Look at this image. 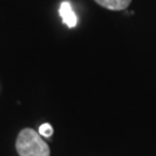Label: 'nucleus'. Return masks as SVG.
Here are the masks:
<instances>
[{
    "instance_id": "f257e3e1",
    "label": "nucleus",
    "mask_w": 156,
    "mask_h": 156,
    "mask_svg": "<svg viewBox=\"0 0 156 156\" xmlns=\"http://www.w3.org/2000/svg\"><path fill=\"white\" fill-rule=\"evenodd\" d=\"M15 148L20 156H50V147L33 128H23L17 135Z\"/></svg>"
},
{
    "instance_id": "7ed1b4c3",
    "label": "nucleus",
    "mask_w": 156,
    "mask_h": 156,
    "mask_svg": "<svg viewBox=\"0 0 156 156\" xmlns=\"http://www.w3.org/2000/svg\"><path fill=\"white\" fill-rule=\"evenodd\" d=\"M132 0H95L100 6L110 11H124L126 9Z\"/></svg>"
},
{
    "instance_id": "f03ea898",
    "label": "nucleus",
    "mask_w": 156,
    "mask_h": 156,
    "mask_svg": "<svg viewBox=\"0 0 156 156\" xmlns=\"http://www.w3.org/2000/svg\"><path fill=\"white\" fill-rule=\"evenodd\" d=\"M59 14H60L62 21H64V23L66 24L67 27L74 28L76 26L78 19H76V15L73 11L69 1H62V5H60V8H59Z\"/></svg>"
},
{
    "instance_id": "20e7f679",
    "label": "nucleus",
    "mask_w": 156,
    "mask_h": 156,
    "mask_svg": "<svg viewBox=\"0 0 156 156\" xmlns=\"http://www.w3.org/2000/svg\"><path fill=\"white\" fill-rule=\"evenodd\" d=\"M38 133L41 134L42 136L50 138L51 135H52V133H53V128H52V126H51L50 124L44 123V124H42V125L39 126Z\"/></svg>"
}]
</instances>
